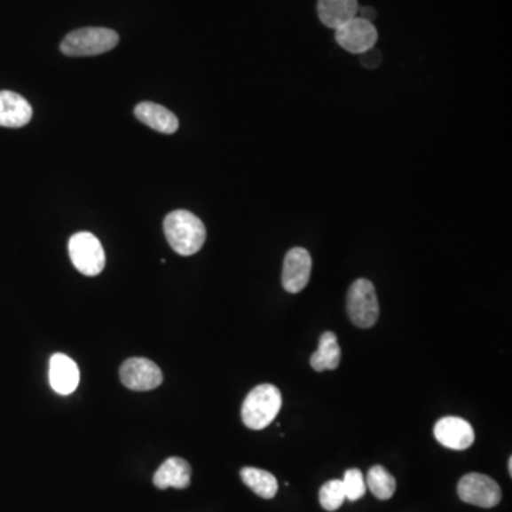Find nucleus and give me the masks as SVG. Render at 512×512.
<instances>
[{"label": "nucleus", "instance_id": "aec40b11", "mask_svg": "<svg viewBox=\"0 0 512 512\" xmlns=\"http://www.w3.org/2000/svg\"><path fill=\"white\" fill-rule=\"evenodd\" d=\"M344 492L349 501H358L366 494V481L360 469H351L344 473L343 480Z\"/></svg>", "mask_w": 512, "mask_h": 512}, {"label": "nucleus", "instance_id": "412c9836", "mask_svg": "<svg viewBox=\"0 0 512 512\" xmlns=\"http://www.w3.org/2000/svg\"><path fill=\"white\" fill-rule=\"evenodd\" d=\"M358 56H360V63L366 68H377L383 60V56L377 51L376 47H373L370 51L358 54Z\"/></svg>", "mask_w": 512, "mask_h": 512}, {"label": "nucleus", "instance_id": "0eeeda50", "mask_svg": "<svg viewBox=\"0 0 512 512\" xmlns=\"http://www.w3.org/2000/svg\"><path fill=\"white\" fill-rule=\"evenodd\" d=\"M337 44L351 54H362L376 46L379 33L372 22L356 18L335 30Z\"/></svg>", "mask_w": 512, "mask_h": 512}, {"label": "nucleus", "instance_id": "1a4fd4ad", "mask_svg": "<svg viewBox=\"0 0 512 512\" xmlns=\"http://www.w3.org/2000/svg\"><path fill=\"white\" fill-rule=\"evenodd\" d=\"M312 273V256L304 248H292L285 256L282 285L289 294H299L308 287Z\"/></svg>", "mask_w": 512, "mask_h": 512}, {"label": "nucleus", "instance_id": "423d86ee", "mask_svg": "<svg viewBox=\"0 0 512 512\" xmlns=\"http://www.w3.org/2000/svg\"><path fill=\"white\" fill-rule=\"evenodd\" d=\"M457 491L462 501L481 508H492L501 501V488L484 474L471 473L462 477Z\"/></svg>", "mask_w": 512, "mask_h": 512}, {"label": "nucleus", "instance_id": "ddd939ff", "mask_svg": "<svg viewBox=\"0 0 512 512\" xmlns=\"http://www.w3.org/2000/svg\"><path fill=\"white\" fill-rule=\"evenodd\" d=\"M154 485L160 490L177 488L184 490L191 483V466L179 457H169L154 474Z\"/></svg>", "mask_w": 512, "mask_h": 512}, {"label": "nucleus", "instance_id": "4be33fe9", "mask_svg": "<svg viewBox=\"0 0 512 512\" xmlns=\"http://www.w3.org/2000/svg\"><path fill=\"white\" fill-rule=\"evenodd\" d=\"M376 11L374 8H370V6H363V8H358V18L365 19L367 22H372L376 19Z\"/></svg>", "mask_w": 512, "mask_h": 512}, {"label": "nucleus", "instance_id": "39448f33", "mask_svg": "<svg viewBox=\"0 0 512 512\" xmlns=\"http://www.w3.org/2000/svg\"><path fill=\"white\" fill-rule=\"evenodd\" d=\"M348 313L351 322L360 329H369L379 319V301L376 289L370 280H358L348 292Z\"/></svg>", "mask_w": 512, "mask_h": 512}, {"label": "nucleus", "instance_id": "20e7f679", "mask_svg": "<svg viewBox=\"0 0 512 512\" xmlns=\"http://www.w3.org/2000/svg\"><path fill=\"white\" fill-rule=\"evenodd\" d=\"M68 255L80 273L97 276L106 266L105 248L93 233L79 232L68 240Z\"/></svg>", "mask_w": 512, "mask_h": 512}, {"label": "nucleus", "instance_id": "2eb2a0df", "mask_svg": "<svg viewBox=\"0 0 512 512\" xmlns=\"http://www.w3.org/2000/svg\"><path fill=\"white\" fill-rule=\"evenodd\" d=\"M358 0H318L320 22L336 30L358 16Z\"/></svg>", "mask_w": 512, "mask_h": 512}, {"label": "nucleus", "instance_id": "9b49d317", "mask_svg": "<svg viewBox=\"0 0 512 512\" xmlns=\"http://www.w3.org/2000/svg\"><path fill=\"white\" fill-rule=\"evenodd\" d=\"M49 382L51 389L61 396L75 393L80 383V370L75 360L63 353L51 356Z\"/></svg>", "mask_w": 512, "mask_h": 512}, {"label": "nucleus", "instance_id": "f3484780", "mask_svg": "<svg viewBox=\"0 0 512 512\" xmlns=\"http://www.w3.org/2000/svg\"><path fill=\"white\" fill-rule=\"evenodd\" d=\"M240 478L255 494L265 500H271L278 492V481L275 476L265 469L245 467L240 469Z\"/></svg>", "mask_w": 512, "mask_h": 512}, {"label": "nucleus", "instance_id": "9d476101", "mask_svg": "<svg viewBox=\"0 0 512 512\" xmlns=\"http://www.w3.org/2000/svg\"><path fill=\"white\" fill-rule=\"evenodd\" d=\"M434 437L445 447L452 450H467L476 440L474 429L467 420L460 417H445L434 426Z\"/></svg>", "mask_w": 512, "mask_h": 512}, {"label": "nucleus", "instance_id": "a211bd4d", "mask_svg": "<svg viewBox=\"0 0 512 512\" xmlns=\"http://www.w3.org/2000/svg\"><path fill=\"white\" fill-rule=\"evenodd\" d=\"M366 487H369L374 497L379 500H389L396 492V480L384 467L374 466L369 469Z\"/></svg>", "mask_w": 512, "mask_h": 512}, {"label": "nucleus", "instance_id": "5701e85b", "mask_svg": "<svg viewBox=\"0 0 512 512\" xmlns=\"http://www.w3.org/2000/svg\"><path fill=\"white\" fill-rule=\"evenodd\" d=\"M508 471H509V474H512V457H509V460H508Z\"/></svg>", "mask_w": 512, "mask_h": 512}, {"label": "nucleus", "instance_id": "6ab92c4d", "mask_svg": "<svg viewBox=\"0 0 512 512\" xmlns=\"http://www.w3.org/2000/svg\"><path fill=\"white\" fill-rule=\"evenodd\" d=\"M346 500L343 483L342 480L327 481L319 491V501L327 511H336L341 508Z\"/></svg>", "mask_w": 512, "mask_h": 512}, {"label": "nucleus", "instance_id": "4468645a", "mask_svg": "<svg viewBox=\"0 0 512 512\" xmlns=\"http://www.w3.org/2000/svg\"><path fill=\"white\" fill-rule=\"evenodd\" d=\"M134 114L146 126L155 130L158 133L174 134L178 130L179 122L177 115L169 112V108L155 103L150 101L140 103L134 110Z\"/></svg>", "mask_w": 512, "mask_h": 512}, {"label": "nucleus", "instance_id": "dca6fc26", "mask_svg": "<svg viewBox=\"0 0 512 512\" xmlns=\"http://www.w3.org/2000/svg\"><path fill=\"white\" fill-rule=\"evenodd\" d=\"M342 351L337 343V336L334 332H325L320 336L318 351L311 358V366L316 372L335 370L341 363Z\"/></svg>", "mask_w": 512, "mask_h": 512}, {"label": "nucleus", "instance_id": "6e6552de", "mask_svg": "<svg viewBox=\"0 0 512 512\" xmlns=\"http://www.w3.org/2000/svg\"><path fill=\"white\" fill-rule=\"evenodd\" d=\"M120 379L127 389L134 391L154 390L164 382L161 369L144 358H131L122 363Z\"/></svg>", "mask_w": 512, "mask_h": 512}, {"label": "nucleus", "instance_id": "f257e3e1", "mask_svg": "<svg viewBox=\"0 0 512 512\" xmlns=\"http://www.w3.org/2000/svg\"><path fill=\"white\" fill-rule=\"evenodd\" d=\"M164 232L169 247L183 256L197 254L207 240L204 223L185 209H178L165 217Z\"/></svg>", "mask_w": 512, "mask_h": 512}, {"label": "nucleus", "instance_id": "7ed1b4c3", "mask_svg": "<svg viewBox=\"0 0 512 512\" xmlns=\"http://www.w3.org/2000/svg\"><path fill=\"white\" fill-rule=\"evenodd\" d=\"M119 35L106 28H83L73 30L63 39L60 51L72 58H86L107 53L119 44Z\"/></svg>", "mask_w": 512, "mask_h": 512}, {"label": "nucleus", "instance_id": "f03ea898", "mask_svg": "<svg viewBox=\"0 0 512 512\" xmlns=\"http://www.w3.org/2000/svg\"><path fill=\"white\" fill-rule=\"evenodd\" d=\"M282 407V394L273 384L252 389L242 405V421L251 430H264L272 423Z\"/></svg>", "mask_w": 512, "mask_h": 512}, {"label": "nucleus", "instance_id": "f8f14e48", "mask_svg": "<svg viewBox=\"0 0 512 512\" xmlns=\"http://www.w3.org/2000/svg\"><path fill=\"white\" fill-rule=\"evenodd\" d=\"M32 106L20 94L0 91V127L20 129L32 120Z\"/></svg>", "mask_w": 512, "mask_h": 512}]
</instances>
